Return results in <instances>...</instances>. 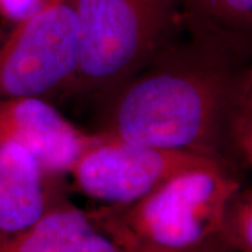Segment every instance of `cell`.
<instances>
[{"label": "cell", "instance_id": "6da1fadb", "mask_svg": "<svg viewBox=\"0 0 252 252\" xmlns=\"http://www.w3.org/2000/svg\"><path fill=\"white\" fill-rule=\"evenodd\" d=\"M247 64L213 46L175 39L105 97L97 133L221 164L223 118Z\"/></svg>", "mask_w": 252, "mask_h": 252}, {"label": "cell", "instance_id": "7a4b0ae2", "mask_svg": "<svg viewBox=\"0 0 252 252\" xmlns=\"http://www.w3.org/2000/svg\"><path fill=\"white\" fill-rule=\"evenodd\" d=\"M241 188L238 174L215 164L181 172L133 203L89 215L127 252H198L224 243V209Z\"/></svg>", "mask_w": 252, "mask_h": 252}, {"label": "cell", "instance_id": "3957f363", "mask_svg": "<svg viewBox=\"0 0 252 252\" xmlns=\"http://www.w3.org/2000/svg\"><path fill=\"white\" fill-rule=\"evenodd\" d=\"M79 67L66 94L108 97L177 39V0H70Z\"/></svg>", "mask_w": 252, "mask_h": 252}, {"label": "cell", "instance_id": "277c9868", "mask_svg": "<svg viewBox=\"0 0 252 252\" xmlns=\"http://www.w3.org/2000/svg\"><path fill=\"white\" fill-rule=\"evenodd\" d=\"M0 31V97L44 98L69 90L79 67V27L70 0Z\"/></svg>", "mask_w": 252, "mask_h": 252}, {"label": "cell", "instance_id": "5b68a950", "mask_svg": "<svg viewBox=\"0 0 252 252\" xmlns=\"http://www.w3.org/2000/svg\"><path fill=\"white\" fill-rule=\"evenodd\" d=\"M215 164L219 162L199 154L129 143L95 132L69 175L86 196L107 206H125L181 172Z\"/></svg>", "mask_w": 252, "mask_h": 252}, {"label": "cell", "instance_id": "8992f818", "mask_svg": "<svg viewBox=\"0 0 252 252\" xmlns=\"http://www.w3.org/2000/svg\"><path fill=\"white\" fill-rule=\"evenodd\" d=\"M93 137L46 99L0 97V142L26 147L52 174L67 175Z\"/></svg>", "mask_w": 252, "mask_h": 252}, {"label": "cell", "instance_id": "52a82bcc", "mask_svg": "<svg viewBox=\"0 0 252 252\" xmlns=\"http://www.w3.org/2000/svg\"><path fill=\"white\" fill-rule=\"evenodd\" d=\"M63 178L26 147L0 142V240L24 231L67 196Z\"/></svg>", "mask_w": 252, "mask_h": 252}, {"label": "cell", "instance_id": "ba28073f", "mask_svg": "<svg viewBox=\"0 0 252 252\" xmlns=\"http://www.w3.org/2000/svg\"><path fill=\"white\" fill-rule=\"evenodd\" d=\"M0 252H127L67 196L24 231L0 240Z\"/></svg>", "mask_w": 252, "mask_h": 252}, {"label": "cell", "instance_id": "9c48e42d", "mask_svg": "<svg viewBox=\"0 0 252 252\" xmlns=\"http://www.w3.org/2000/svg\"><path fill=\"white\" fill-rule=\"evenodd\" d=\"M181 26L189 39L248 62L251 54L252 0H177Z\"/></svg>", "mask_w": 252, "mask_h": 252}, {"label": "cell", "instance_id": "30bf717a", "mask_svg": "<svg viewBox=\"0 0 252 252\" xmlns=\"http://www.w3.org/2000/svg\"><path fill=\"white\" fill-rule=\"evenodd\" d=\"M220 161L230 171L251 170L252 167V72L247 64L240 72L225 108L221 136Z\"/></svg>", "mask_w": 252, "mask_h": 252}, {"label": "cell", "instance_id": "8fae6325", "mask_svg": "<svg viewBox=\"0 0 252 252\" xmlns=\"http://www.w3.org/2000/svg\"><path fill=\"white\" fill-rule=\"evenodd\" d=\"M220 235L231 252H252L251 188H241L228 200Z\"/></svg>", "mask_w": 252, "mask_h": 252}, {"label": "cell", "instance_id": "7c38bea8", "mask_svg": "<svg viewBox=\"0 0 252 252\" xmlns=\"http://www.w3.org/2000/svg\"><path fill=\"white\" fill-rule=\"evenodd\" d=\"M51 0H0V18L9 24L21 21L45 7Z\"/></svg>", "mask_w": 252, "mask_h": 252}, {"label": "cell", "instance_id": "4fadbf2b", "mask_svg": "<svg viewBox=\"0 0 252 252\" xmlns=\"http://www.w3.org/2000/svg\"><path fill=\"white\" fill-rule=\"evenodd\" d=\"M219 252H228V251H219Z\"/></svg>", "mask_w": 252, "mask_h": 252}]
</instances>
